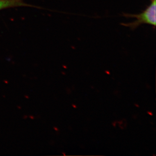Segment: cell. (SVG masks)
I'll list each match as a JSON object with an SVG mask.
<instances>
[{
    "label": "cell",
    "mask_w": 156,
    "mask_h": 156,
    "mask_svg": "<svg viewBox=\"0 0 156 156\" xmlns=\"http://www.w3.org/2000/svg\"><path fill=\"white\" fill-rule=\"evenodd\" d=\"M119 124L120 127L122 129H124L126 126V121H125V120H122L121 122H120Z\"/></svg>",
    "instance_id": "3"
},
{
    "label": "cell",
    "mask_w": 156,
    "mask_h": 156,
    "mask_svg": "<svg viewBox=\"0 0 156 156\" xmlns=\"http://www.w3.org/2000/svg\"><path fill=\"white\" fill-rule=\"evenodd\" d=\"M147 113H149V114H150V115H153V114L151 113H150V112H147Z\"/></svg>",
    "instance_id": "4"
},
{
    "label": "cell",
    "mask_w": 156,
    "mask_h": 156,
    "mask_svg": "<svg viewBox=\"0 0 156 156\" xmlns=\"http://www.w3.org/2000/svg\"><path fill=\"white\" fill-rule=\"evenodd\" d=\"M30 6L23 0H0V10L9 8Z\"/></svg>",
    "instance_id": "2"
},
{
    "label": "cell",
    "mask_w": 156,
    "mask_h": 156,
    "mask_svg": "<svg viewBox=\"0 0 156 156\" xmlns=\"http://www.w3.org/2000/svg\"><path fill=\"white\" fill-rule=\"evenodd\" d=\"M126 17L136 18L133 22L122 23V25L130 28L132 30H136L142 24H148L156 27V0H151V3L144 10L139 14H123Z\"/></svg>",
    "instance_id": "1"
}]
</instances>
